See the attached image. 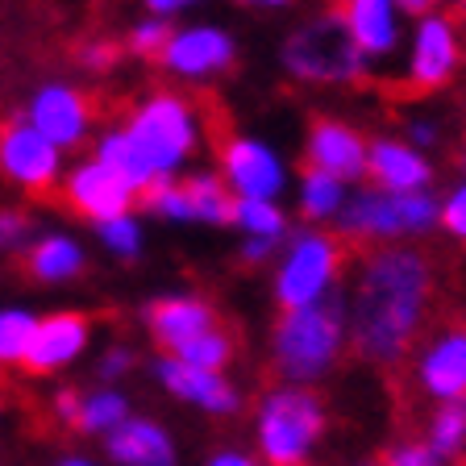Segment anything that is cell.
Masks as SVG:
<instances>
[{"label":"cell","instance_id":"15","mask_svg":"<svg viewBox=\"0 0 466 466\" xmlns=\"http://www.w3.org/2000/svg\"><path fill=\"white\" fill-rule=\"evenodd\" d=\"M58 196H63V204H67L76 217H84L87 225H105V221H113V217H126V213H134V204H137L134 187H129L126 179H116L108 167H100L92 155L67 163Z\"/></svg>","mask_w":466,"mask_h":466},{"label":"cell","instance_id":"1","mask_svg":"<svg viewBox=\"0 0 466 466\" xmlns=\"http://www.w3.org/2000/svg\"><path fill=\"white\" fill-rule=\"evenodd\" d=\"M433 262L417 246L367 250L346 296L350 350L375 370H396L412 354L433 309Z\"/></svg>","mask_w":466,"mask_h":466},{"label":"cell","instance_id":"2","mask_svg":"<svg viewBox=\"0 0 466 466\" xmlns=\"http://www.w3.org/2000/svg\"><path fill=\"white\" fill-rule=\"evenodd\" d=\"M271 367L279 383H296V388H317L333 370L341 367L350 350V317H346V296L333 291L329 300L309 304V309L279 312L271 325Z\"/></svg>","mask_w":466,"mask_h":466},{"label":"cell","instance_id":"42","mask_svg":"<svg viewBox=\"0 0 466 466\" xmlns=\"http://www.w3.org/2000/svg\"><path fill=\"white\" fill-rule=\"evenodd\" d=\"M200 466H262L254 450H242V446H217L213 454H204Z\"/></svg>","mask_w":466,"mask_h":466},{"label":"cell","instance_id":"50","mask_svg":"<svg viewBox=\"0 0 466 466\" xmlns=\"http://www.w3.org/2000/svg\"><path fill=\"white\" fill-rule=\"evenodd\" d=\"M462 466H466V458H462Z\"/></svg>","mask_w":466,"mask_h":466},{"label":"cell","instance_id":"36","mask_svg":"<svg viewBox=\"0 0 466 466\" xmlns=\"http://www.w3.org/2000/svg\"><path fill=\"white\" fill-rule=\"evenodd\" d=\"M121 42H113V38H105V34H96V38H84L76 46V63L84 71H92V76H108V71L121 63Z\"/></svg>","mask_w":466,"mask_h":466},{"label":"cell","instance_id":"23","mask_svg":"<svg viewBox=\"0 0 466 466\" xmlns=\"http://www.w3.org/2000/svg\"><path fill=\"white\" fill-rule=\"evenodd\" d=\"M291 192H296V213H300L304 225H312V229L338 225L341 208H346V200H350V187L341 184V179H333V175H325V171H312V167H304L300 179H291Z\"/></svg>","mask_w":466,"mask_h":466},{"label":"cell","instance_id":"49","mask_svg":"<svg viewBox=\"0 0 466 466\" xmlns=\"http://www.w3.org/2000/svg\"><path fill=\"white\" fill-rule=\"evenodd\" d=\"M362 466H383V462H362Z\"/></svg>","mask_w":466,"mask_h":466},{"label":"cell","instance_id":"32","mask_svg":"<svg viewBox=\"0 0 466 466\" xmlns=\"http://www.w3.org/2000/svg\"><path fill=\"white\" fill-rule=\"evenodd\" d=\"M233 354H238V341H233V333H225L221 325L217 329H208L204 338H196V341H187L175 359L179 362H187V367H196V370H229V362H233Z\"/></svg>","mask_w":466,"mask_h":466},{"label":"cell","instance_id":"10","mask_svg":"<svg viewBox=\"0 0 466 466\" xmlns=\"http://www.w3.org/2000/svg\"><path fill=\"white\" fill-rule=\"evenodd\" d=\"M29 126L38 129L50 146H58L63 155L79 150L96 137V105L79 84L71 79H46L29 92L25 108H21Z\"/></svg>","mask_w":466,"mask_h":466},{"label":"cell","instance_id":"9","mask_svg":"<svg viewBox=\"0 0 466 466\" xmlns=\"http://www.w3.org/2000/svg\"><path fill=\"white\" fill-rule=\"evenodd\" d=\"M67 155L50 146L25 116H5L0 121V179L25 196H50L63 184Z\"/></svg>","mask_w":466,"mask_h":466},{"label":"cell","instance_id":"29","mask_svg":"<svg viewBox=\"0 0 466 466\" xmlns=\"http://www.w3.org/2000/svg\"><path fill=\"white\" fill-rule=\"evenodd\" d=\"M38 329V312L25 304H5L0 309V370H13L25 362L29 338Z\"/></svg>","mask_w":466,"mask_h":466},{"label":"cell","instance_id":"46","mask_svg":"<svg viewBox=\"0 0 466 466\" xmlns=\"http://www.w3.org/2000/svg\"><path fill=\"white\" fill-rule=\"evenodd\" d=\"M246 9H258V13H275V9H291L296 0H238Z\"/></svg>","mask_w":466,"mask_h":466},{"label":"cell","instance_id":"43","mask_svg":"<svg viewBox=\"0 0 466 466\" xmlns=\"http://www.w3.org/2000/svg\"><path fill=\"white\" fill-rule=\"evenodd\" d=\"M200 5H208V0H142L146 17H163V21L179 17V13H192V9H200Z\"/></svg>","mask_w":466,"mask_h":466},{"label":"cell","instance_id":"27","mask_svg":"<svg viewBox=\"0 0 466 466\" xmlns=\"http://www.w3.org/2000/svg\"><path fill=\"white\" fill-rule=\"evenodd\" d=\"M420 446L437 458V462H458L466 458V400H454V404H433L425 420V437Z\"/></svg>","mask_w":466,"mask_h":466},{"label":"cell","instance_id":"45","mask_svg":"<svg viewBox=\"0 0 466 466\" xmlns=\"http://www.w3.org/2000/svg\"><path fill=\"white\" fill-rule=\"evenodd\" d=\"M50 466H105V458H92V454H79V450H67V454H58Z\"/></svg>","mask_w":466,"mask_h":466},{"label":"cell","instance_id":"34","mask_svg":"<svg viewBox=\"0 0 466 466\" xmlns=\"http://www.w3.org/2000/svg\"><path fill=\"white\" fill-rule=\"evenodd\" d=\"M137 367V350L129 341H108L96 354V383L100 388H121V379H129Z\"/></svg>","mask_w":466,"mask_h":466},{"label":"cell","instance_id":"26","mask_svg":"<svg viewBox=\"0 0 466 466\" xmlns=\"http://www.w3.org/2000/svg\"><path fill=\"white\" fill-rule=\"evenodd\" d=\"M134 417V400L126 396L121 388H92L79 396V417H76V433L84 437H96L105 441L113 429H121L126 420Z\"/></svg>","mask_w":466,"mask_h":466},{"label":"cell","instance_id":"13","mask_svg":"<svg viewBox=\"0 0 466 466\" xmlns=\"http://www.w3.org/2000/svg\"><path fill=\"white\" fill-rule=\"evenodd\" d=\"M150 379L167 391L171 400L196 408L213 420H229L246 408V391L221 370H196L187 362H179L175 354H155L150 359Z\"/></svg>","mask_w":466,"mask_h":466},{"label":"cell","instance_id":"18","mask_svg":"<svg viewBox=\"0 0 466 466\" xmlns=\"http://www.w3.org/2000/svg\"><path fill=\"white\" fill-rule=\"evenodd\" d=\"M142 325L150 333V341L158 346V354H179L187 341L204 338L208 329H217V309L196 291H171L158 296L155 304H146Z\"/></svg>","mask_w":466,"mask_h":466},{"label":"cell","instance_id":"14","mask_svg":"<svg viewBox=\"0 0 466 466\" xmlns=\"http://www.w3.org/2000/svg\"><path fill=\"white\" fill-rule=\"evenodd\" d=\"M92 317L79 309H55V312H42L38 317V329L29 338V350H25V362L21 370L34 379H46V375H63L71 370L76 362L87 359L92 350Z\"/></svg>","mask_w":466,"mask_h":466},{"label":"cell","instance_id":"12","mask_svg":"<svg viewBox=\"0 0 466 466\" xmlns=\"http://www.w3.org/2000/svg\"><path fill=\"white\" fill-rule=\"evenodd\" d=\"M462 67V34L450 13L433 9L420 13L417 25L408 29V58H404V84L417 92H437Z\"/></svg>","mask_w":466,"mask_h":466},{"label":"cell","instance_id":"47","mask_svg":"<svg viewBox=\"0 0 466 466\" xmlns=\"http://www.w3.org/2000/svg\"><path fill=\"white\" fill-rule=\"evenodd\" d=\"M458 167H462V179H466V146H462V155H458Z\"/></svg>","mask_w":466,"mask_h":466},{"label":"cell","instance_id":"16","mask_svg":"<svg viewBox=\"0 0 466 466\" xmlns=\"http://www.w3.org/2000/svg\"><path fill=\"white\" fill-rule=\"evenodd\" d=\"M412 379L433 404L466 400V325L450 320L433 329L412 354Z\"/></svg>","mask_w":466,"mask_h":466},{"label":"cell","instance_id":"20","mask_svg":"<svg viewBox=\"0 0 466 466\" xmlns=\"http://www.w3.org/2000/svg\"><path fill=\"white\" fill-rule=\"evenodd\" d=\"M338 13L370 67L400 55V46H404V9H400V0H341Z\"/></svg>","mask_w":466,"mask_h":466},{"label":"cell","instance_id":"7","mask_svg":"<svg viewBox=\"0 0 466 466\" xmlns=\"http://www.w3.org/2000/svg\"><path fill=\"white\" fill-rule=\"evenodd\" d=\"M341 271H346V242L329 229H291L288 242L279 246L271 271V296L279 312L309 309V304L329 300L341 288Z\"/></svg>","mask_w":466,"mask_h":466},{"label":"cell","instance_id":"11","mask_svg":"<svg viewBox=\"0 0 466 466\" xmlns=\"http://www.w3.org/2000/svg\"><path fill=\"white\" fill-rule=\"evenodd\" d=\"M238 63V38L217 21H187L171 29L158 67L179 84H213Z\"/></svg>","mask_w":466,"mask_h":466},{"label":"cell","instance_id":"24","mask_svg":"<svg viewBox=\"0 0 466 466\" xmlns=\"http://www.w3.org/2000/svg\"><path fill=\"white\" fill-rule=\"evenodd\" d=\"M87 155L96 158L100 167H108V171L116 175V179H126L129 187H134L137 196L146 192V187H155L158 179H155V171L142 163V155L134 150V142L126 137V129L121 126H105V129H96V137H92V150Z\"/></svg>","mask_w":466,"mask_h":466},{"label":"cell","instance_id":"44","mask_svg":"<svg viewBox=\"0 0 466 466\" xmlns=\"http://www.w3.org/2000/svg\"><path fill=\"white\" fill-rule=\"evenodd\" d=\"M446 5H462V9H466V0H400V9L417 13V17H420V13H433V9L446 13Z\"/></svg>","mask_w":466,"mask_h":466},{"label":"cell","instance_id":"33","mask_svg":"<svg viewBox=\"0 0 466 466\" xmlns=\"http://www.w3.org/2000/svg\"><path fill=\"white\" fill-rule=\"evenodd\" d=\"M171 21L163 17H137L134 25L126 29V42H121V50H129L134 58H146V63H158L167 50V42H171Z\"/></svg>","mask_w":466,"mask_h":466},{"label":"cell","instance_id":"4","mask_svg":"<svg viewBox=\"0 0 466 466\" xmlns=\"http://www.w3.org/2000/svg\"><path fill=\"white\" fill-rule=\"evenodd\" d=\"M329 433V408L317 388L275 383L254 404V454L262 466H312Z\"/></svg>","mask_w":466,"mask_h":466},{"label":"cell","instance_id":"41","mask_svg":"<svg viewBox=\"0 0 466 466\" xmlns=\"http://www.w3.org/2000/svg\"><path fill=\"white\" fill-rule=\"evenodd\" d=\"M279 246L283 242H267V238H242L238 258H242V267H267V262L279 258Z\"/></svg>","mask_w":466,"mask_h":466},{"label":"cell","instance_id":"25","mask_svg":"<svg viewBox=\"0 0 466 466\" xmlns=\"http://www.w3.org/2000/svg\"><path fill=\"white\" fill-rule=\"evenodd\" d=\"M184 192L187 204H192V221L208 225V229H225L233 225V192L225 187V179L217 171H184Z\"/></svg>","mask_w":466,"mask_h":466},{"label":"cell","instance_id":"39","mask_svg":"<svg viewBox=\"0 0 466 466\" xmlns=\"http://www.w3.org/2000/svg\"><path fill=\"white\" fill-rule=\"evenodd\" d=\"M383 466H446V462H437L420 441H396V446L383 454Z\"/></svg>","mask_w":466,"mask_h":466},{"label":"cell","instance_id":"35","mask_svg":"<svg viewBox=\"0 0 466 466\" xmlns=\"http://www.w3.org/2000/svg\"><path fill=\"white\" fill-rule=\"evenodd\" d=\"M34 233H38V225H34V217L25 208L0 204V254H25Z\"/></svg>","mask_w":466,"mask_h":466},{"label":"cell","instance_id":"40","mask_svg":"<svg viewBox=\"0 0 466 466\" xmlns=\"http://www.w3.org/2000/svg\"><path fill=\"white\" fill-rule=\"evenodd\" d=\"M79 396H84L79 388H58L55 396H50V420H55V425H63V429H76Z\"/></svg>","mask_w":466,"mask_h":466},{"label":"cell","instance_id":"21","mask_svg":"<svg viewBox=\"0 0 466 466\" xmlns=\"http://www.w3.org/2000/svg\"><path fill=\"white\" fill-rule=\"evenodd\" d=\"M100 446H105V466H179L175 433L158 417H146V412H134Z\"/></svg>","mask_w":466,"mask_h":466},{"label":"cell","instance_id":"22","mask_svg":"<svg viewBox=\"0 0 466 466\" xmlns=\"http://www.w3.org/2000/svg\"><path fill=\"white\" fill-rule=\"evenodd\" d=\"M84 271H87V250L76 233H67V229H42L25 246V275L34 283L63 288V283L79 279Z\"/></svg>","mask_w":466,"mask_h":466},{"label":"cell","instance_id":"30","mask_svg":"<svg viewBox=\"0 0 466 466\" xmlns=\"http://www.w3.org/2000/svg\"><path fill=\"white\" fill-rule=\"evenodd\" d=\"M96 229V242L105 246V254H113L116 262H134L142 258L146 250V225L137 213H126V217H113L105 225H92Z\"/></svg>","mask_w":466,"mask_h":466},{"label":"cell","instance_id":"37","mask_svg":"<svg viewBox=\"0 0 466 466\" xmlns=\"http://www.w3.org/2000/svg\"><path fill=\"white\" fill-rule=\"evenodd\" d=\"M437 200H441V233L454 238L458 246H466V179L450 184Z\"/></svg>","mask_w":466,"mask_h":466},{"label":"cell","instance_id":"38","mask_svg":"<svg viewBox=\"0 0 466 466\" xmlns=\"http://www.w3.org/2000/svg\"><path fill=\"white\" fill-rule=\"evenodd\" d=\"M441 121L437 116H429V113H412V116H404V142L412 146V150H420V155H429V150H437L441 146Z\"/></svg>","mask_w":466,"mask_h":466},{"label":"cell","instance_id":"5","mask_svg":"<svg viewBox=\"0 0 466 466\" xmlns=\"http://www.w3.org/2000/svg\"><path fill=\"white\" fill-rule=\"evenodd\" d=\"M441 229V200L433 192H379V187L362 184L350 187V200L338 217V238L359 246H412L420 238Z\"/></svg>","mask_w":466,"mask_h":466},{"label":"cell","instance_id":"6","mask_svg":"<svg viewBox=\"0 0 466 466\" xmlns=\"http://www.w3.org/2000/svg\"><path fill=\"white\" fill-rule=\"evenodd\" d=\"M279 63L296 84L312 87H350L367 79L370 63L354 46L338 9H320L304 17L279 46Z\"/></svg>","mask_w":466,"mask_h":466},{"label":"cell","instance_id":"8","mask_svg":"<svg viewBox=\"0 0 466 466\" xmlns=\"http://www.w3.org/2000/svg\"><path fill=\"white\" fill-rule=\"evenodd\" d=\"M217 175L233 200H283L291 192V167L279 146L254 134H229L217 150Z\"/></svg>","mask_w":466,"mask_h":466},{"label":"cell","instance_id":"48","mask_svg":"<svg viewBox=\"0 0 466 466\" xmlns=\"http://www.w3.org/2000/svg\"><path fill=\"white\" fill-rule=\"evenodd\" d=\"M0 417H5V391H0Z\"/></svg>","mask_w":466,"mask_h":466},{"label":"cell","instance_id":"28","mask_svg":"<svg viewBox=\"0 0 466 466\" xmlns=\"http://www.w3.org/2000/svg\"><path fill=\"white\" fill-rule=\"evenodd\" d=\"M233 225L242 229V238H267V242H288L291 233V217L279 200H238Z\"/></svg>","mask_w":466,"mask_h":466},{"label":"cell","instance_id":"3","mask_svg":"<svg viewBox=\"0 0 466 466\" xmlns=\"http://www.w3.org/2000/svg\"><path fill=\"white\" fill-rule=\"evenodd\" d=\"M126 137L155 171V179H179L204 146V108L187 92L175 87H150L134 100L121 121Z\"/></svg>","mask_w":466,"mask_h":466},{"label":"cell","instance_id":"31","mask_svg":"<svg viewBox=\"0 0 466 466\" xmlns=\"http://www.w3.org/2000/svg\"><path fill=\"white\" fill-rule=\"evenodd\" d=\"M137 200H142L146 217H155V221H167V225H196V221H192V204H187V192H184V179H158V184L146 187Z\"/></svg>","mask_w":466,"mask_h":466},{"label":"cell","instance_id":"17","mask_svg":"<svg viewBox=\"0 0 466 466\" xmlns=\"http://www.w3.org/2000/svg\"><path fill=\"white\" fill-rule=\"evenodd\" d=\"M367 146L370 142L359 126H350L341 116H317L304 137V163L354 187L367 179Z\"/></svg>","mask_w":466,"mask_h":466},{"label":"cell","instance_id":"19","mask_svg":"<svg viewBox=\"0 0 466 466\" xmlns=\"http://www.w3.org/2000/svg\"><path fill=\"white\" fill-rule=\"evenodd\" d=\"M367 179H370V187H379V192H396V196L433 192L437 167H433L429 155L412 150L404 137H370Z\"/></svg>","mask_w":466,"mask_h":466}]
</instances>
